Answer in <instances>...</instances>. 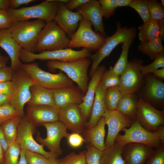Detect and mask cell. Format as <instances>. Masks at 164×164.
Listing matches in <instances>:
<instances>
[{
  "instance_id": "obj_50",
  "label": "cell",
  "mask_w": 164,
  "mask_h": 164,
  "mask_svg": "<svg viewBox=\"0 0 164 164\" xmlns=\"http://www.w3.org/2000/svg\"><path fill=\"white\" fill-rule=\"evenodd\" d=\"M90 0H72L65 4L66 7L68 10L71 11L78 8L84 5Z\"/></svg>"
},
{
  "instance_id": "obj_8",
  "label": "cell",
  "mask_w": 164,
  "mask_h": 164,
  "mask_svg": "<svg viewBox=\"0 0 164 164\" xmlns=\"http://www.w3.org/2000/svg\"><path fill=\"white\" fill-rule=\"evenodd\" d=\"M91 55V51L84 48L79 51L68 48L53 51H44L38 54L30 53L22 48L19 52V58L20 61L25 63H32L36 60L68 62L80 58L89 57Z\"/></svg>"
},
{
  "instance_id": "obj_55",
  "label": "cell",
  "mask_w": 164,
  "mask_h": 164,
  "mask_svg": "<svg viewBox=\"0 0 164 164\" xmlns=\"http://www.w3.org/2000/svg\"><path fill=\"white\" fill-rule=\"evenodd\" d=\"M11 97L0 94V106L10 103Z\"/></svg>"
},
{
  "instance_id": "obj_17",
  "label": "cell",
  "mask_w": 164,
  "mask_h": 164,
  "mask_svg": "<svg viewBox=\"0 0 164 164\" xmlns=\"http://www.w3.org/2000/svg\"><path fill=\"white\" fill-rule=\"evenodd\" d=\"M60 109L55 105H28L26 116L36 127L44 123L59 121Z\"/></svg>"
},
{
  "instance_id": "obj_1",
  "label": "cell",
  "mask_w": 164,
  "mask_h": 164,
  "mask_svg": "<svg viewBox=\"0 0 164 164\" xmlns=\"http://www.w3.org/2000/svg\"><path fill=\"white\" fill-rule=\"evenodd\" d=\"M121 131L124 134H119L115 142L123 146L129 143H137L157 149L164 143V126L159 127L154 132L149 131L144 128L135 118L133 119L129 128H125Z\"/></svg>"
},
{
  "instance_id": "obj_28",
  "label": "cell",
  "mask_w": 164,
  "mask_h": 164,
  "mask_svg": "<svg viewBox=\"0 0 164 164\" xmlns=\"http://www.w3.org/2000/svg\"><path fill=\"white\" fill-rule=\"evenodd\" d=\"M138 102L134 94H123L116 110L134 119L136 118Z\"/></svg>"
},
{
  "instance_id": "obj_49",
  "label": "cell",
  "mask_w": 164,
  "mask_h": 164,
  "mask_svg": "<svg viewBox=\"0 0 164 164\" xmlns=\"http://www.w3.org/2000/svg\"><path fill=\"white\" fill-rule=\"evenodd\" d=\"M14 71L10 67L0 69V83L11 81Z\"/></svg>"
},
{
  "instance_id": "obj_41",
  "label": "cell",
  "mask_w": 164,
  "mask_h": 164,
  "mask_svg": "<svg viewBox=\"0 0 164 164\" xmlns=\"http://www.w3.org/2000/svg\"><path fill=\"white\" fill-rule=\"evenodd\" d=\"M101 12L103 17L108 19L113 16L115 9L118 7L117 0H99Z\"/></svg>"
},
{
  "instance_id": "obj_25",
  "label": "cell",
  "mask_w": 164,
  "mask_h": 164,
  "mask_svg": "<svg viewBox=\"0 0 164 164\" xmlns=\"http://www.w3.org/2000/svg\"><path fill=\"white\" fill-rule=\"evenodd\" d=\"M105 125L104 119L102 116L96 125L85 129L83 133L84 138L86 142L102 151L105 149L104 145Z\"/></svg>"
},
{
  "instance_id": "obj_14",
  "label": "cell",
  "mask_w": 164,
  "mask_h": 164,
  "mask_svg": "<svg viewBox=\"0 0 164 164\" xmlns=\"http://www.w3.org/2000/svg\"><path fill=\"white\" fill-rule=\"evenodd\" d=\"M42 125L46 128V137L42 138L38 131L36 137V141L40 144L46 146L50 152L59 156L61 155L63 150L60 145L61 140L63 137L67 138L69 135L67 132V128L59 121L44 123Z\"/></svg>"
},
{
  "instance_id": "obj_13",
  "label": "cell",
  "mask_w": 164,
  "mask_h": 164,
  "mask_svg": "<svg viewBox=\"0 0 164 164\" xmlns=\"http://www.w3.org/2000/svg\"><path fill=\"white\" fill-rule=\"evenodd\" d=\"M136 118L144 128L154 132L163 126L164 111L156 109L150 103L140 98L138 101Z\"/></svg>"
},
{
  "instance_id": "obj_24",
  "label": "cell",
  "mask_w": 164,
  "mask_h": 164,
  "mask_svg": "<svg viewBox=\"0 0 164 164\" xmlns=\"http://www.w3.org/2000/svg\"><path fill=\"white\" fill-rule=\"evenodd\" d=\"M0 47L7 53L11 61V67L15 71L22 64L19 58L21 46L12 37L9 29H0Z\"/></svg>"
},
{
  "instance_id": "obj_37",
  "label": "cell",
  "mask_w": 164,
  "mask_h": 164,
  "mask_svg": "<svg viewBox=\"0 0 164 164\" xmlns=\"http://www.w3.org/2000/svg\"><path fill=\"white\" fill-rule=\"evenodd\" d=\"M85 154L86 164H101V160L104 151L97 149L87 143Z\"/></svg>"
},
{
  "instance_id": "obj_31",
  "label": "cell",
  "mask_w": 164,
  "mask_h": 164,
  "mask_svg": "<svg viewBox=\"0 0 164 164\" xmlns=\"http://www.w3.org/2000/svg\"><path fill=\"white\" fill-rule=\"evenodd\" d=\"M138 50L147 55L152 60L164 53L162 41L159 36L150 41L141 42L138 46Z\"/></svg>"
},
{
  "instance_id": "obj_63",
  "label": "cell",
  "mask_w": 164,
  "mask_h": 164,
  "mask_svg": "<svg viewBox=\"0 0 164 164\" xmlns=\"http://www.w3.org/2000/svg\"><path fill=\"white\" fill-rule=\"evenodd\" d=\"M161 4L163 6H164V0H161Z\"/></svg>"
},
{
  "instance_id": "obj_27",
  "label": "cell",
  "mask_w": 164,
  "mask_h": 164,
  "mask_svg": "<svg viewBox=\"0 0 164 164\" xmlns=\"http://www.w3.org/2000/svg\"><path fill=\"white\" fill-rule=\"evenodd\" d=\"M31 97L27 103L28 105H55L52 90L34 84L30 87Z\"/></svg>"
},
{
  "instance_id": "obj_36",
  "label": "cell",
  "mask_w": 164,
  "mask_h": 164,
  "mask_svg": "<svg viewBox=\"0 0 164 164\" xmlns=\"http://www.w3.org/2000/svg\"><path fill=\"white\" fill-rule=\"evenodd\" d=\"M21 150L16 141L9 146L5 153V164H17Z\"/></svg>"
},
{
  "instance_id": "obj_58",
  "label": "cell",
  "mask_w": 164,
  "mask_h": 164,
  "mask_svg": "<svg viewBox=\"0 0 164 164\" xmlns=\"http://www.w3.org/2000/svg\"><path fill=\"white\" fill-rule=\"evenodd\" d=\"M118 7L129 5L132 0H117Z\"/></svg>"
},
{
  "instance_id": "obj_26",
  "label": "cell",
  "mask_w": 164,
  "mask_h": 164,
  "mask_svg": "<svg viewBox=\"0 0 164 164\" xmlns=\"http://www.w3.org/2000/svg\"><path fill=\"white\" fill-rule=\"evenodd\" d=\"M106 89L99 83L95 91L94 98L90 118L86 124V128L93 127L97 124L104 113V96Z\"/></svg>"
},
{
  "instance_id": "obj_10",
  "label": "cell",
  "mask_w": 164,
  "mask_h": 164,
  "mask_svg": "<svg viewBox=\"0 0 164 164\" xmlns=\"http://www.w3.org/2000/svg\"><path fill=\"white\" fill-rule=\"evenodd\" d=\"M11 81L15 87L14 93L10 102L20 117L25 114L24 108L31 97V86L34 84L30 76L21 68L14 71Z\"/></svg>"
},
{
  "instance_id": "obj_53",
  "label": "cell",
  "mask_w": 164,
  "mask_h": 164,
  "mask_svg": "<svg viewBox=\"0 0 164 164\" xmlns=\"http://www.w3.org/2000/svg\"><path fill=\"white\" fill-rule=\"evenodd\" d=\"M154 76L157 79L163 80H164V68L158 69L154 71Z\"/></svg>"
},
{
  "instance_id": "obj_46",
  "label": "cell",
  "mask_w": 164,
  "mask_h": 164,
  "mask_svg": "<svg viewBox=\"0 0 164 164\" xmlns=\"http://www.w3.org/2000/svg\"><path fill=\"white\" fill-rule=\"evenodd\" d=\"M67 139L70 146L74 148H78L81 146L83 142H86L84 138L77 133L69 134Z\"/></svg>"
},
{
  "instance_id": "obj_3",
  "label": "cell",
  "mask_w": 164,
  "mask_h": 164,
  "mask_svg": "<svg viewBox=\"0 0 164 164\" xmlns=\"http://www.w3.org/2000/svg\"><path fill=\"white\" fill-rule=\"evenodd\" d=\"M91 63V61L89 58H84L68 62L48 60L46 66L50 70L58 69L65 73L69 78L77 84L85 96L88 88L87 72Z\"/></svg>"
},
{
  "instance_id": "obj_32",
  "label": "cell",
  "mask_w": 164,
  "mask_h": 164,
  "mask_svg": "<svg viewBox=\"0 0 164 164\" xmlns=\"http://www.w3.org/2000/svg\"><path fill=\"white\" fill-rule=\"evenodd\" d=\"M133 40H129L122 43V50L120 56L113 67L109 68L112 73L120 76L127 67L129 62L128 57L129 49Z\"/></svg>"
},
{
  "instance_id": "obj_30",
  "label": "cell",
  "mask_w": 164,
  "mask_h": 164,
  "mask_svg": "<svg viewBox=\"0 0 164 164\" xmlns=\"http://www.w3.org/2000/svg\"><path fill=\"white\" fill-rule=\"evenodd\" d=\"M124 146L115 142L105 149L101 160V164H125L122 156Z\"/></svg>"
},
{
  "instance_id": "obj_51",
  "label": "cell",
  "mask_w": 164,
  "mask_h": 164,
  "mask_svg": "<svg viewBox=\"0 0 164 164\" xmlns=\"http://www.w3.org/2000/svg\"><path fill=\"white\" fill-rule=\"evenodd\" d=\"M36 1L35 0H10V8L17 9L20 5H26L32 2Z\"/></svg>"
},
{
  "instance_id": "obj_19",
  "label": "cell",
  "mask_w": 164,
  "mask_h": 164,
  "mask_svg": "<svg viewBox=\"0 0 164 164\" xmlns=\"http://www.w3.org/2000/svg\"><path fill=\"white\" fill-rule=\"evenodd\" d=\"M145 84L140 91L141 98L150 103L162 105L164 102V83L154 75H145Z\"/></svg>"
},
{
  "instance_id": "obj_22",
  "label": "cell",
  "mask_w": 164,
  "mask_h": 164,
  "mask_svg": "<svg viewBox=\"0 0 164 164\" xmlns=\"http://www.w3.org/2000/svg\"><path fill=\"white\" fill-rule=\"evenodd\" d=\"M83 17L89 20L93 26L96 32L106 37L103 22V17L101 12V6L99 1L90 0L78 8Z\"/></svg>"
},
{
  "instance_id": "obj_23",
  "label": "cell",
  "mask_w": 164,
  "mask_h": 164,
  "mask_svg": "<svg viewBox=\"0 0 164 164\" xmlns=\"http://www.w3.org/2000/svg\"><path fill=\"white\" fill-rule=\"evenodd\" d=\"M52 90L55 105L60 109L70 104L79 105L83 102L84 95L78 86Z\"/></svg>"
},
{
  "instance_id": "obj_33",
  "label": "cell",
  "mask_w": 164,
  "mask_h": 164,
  "mask_svg": "<svg viewBox=\"0 0 164 164\" xmlns=\"http://www.w3.org/2000/svg\"><path fill=\"white\" fill-rule=\"evenodd\" d=\"M20 119L21 118L18 115L0 124L4 131L9 146L16 141L18 127Z\"/></svg>"
},
{
  "instance_id": "obj_18",
  "label": "cell",
  "mask_w": 164,
  "mask_h": 164,
  "mask_svg": "<svg viewBox=\"0 0 164 164\" xmlns=\"http://www.w3.org/2000/svg\"><path fill=\"white\" fill-rule=\"evenodd\" d=\"M59 121L72 133H83L87 122L81 114L78 105L72 104L60 109Z\"/></svg>"
},
{
  "instance_id": "obj_2",
  "label": "cell",
  "mask_w": 164,
  "mask_h": 164,
  "mask_svg": "<svg viewBox=\"0 0 164 164\" xmlns=\"http://www.w3.org/2000/svg\"><path fill=\"white\" fill-rule=\"evenodd\" d=\"M46 24L41 19L21 21L12 23L9 29L13 38L23 49L35 53L39 35Z\"/></svg>"
},
{
  "instance_id": "obj_35",
  "label": "cell",
  "mask_w": 164,
  "mask_h": 164,
  "mask_svg": "<svg viewBox=\"0 0 164 164\" xmlns=\"http://www.w3.org/2000/svg\"><path fill=\"white\" fill-rule=\"evenodd\" d=\"M129 6L134 9L139 14L145 23L151 20L149 12L148 6V0H134Z\"/></svg>"
},
{
  "instance_id": "obj_15",
  "label": "cell",
  "mask_w": 164,
  "mask_h": 164,
  "mask_svg": "<svg viewBox=\"0 0 164 164\" xmlns=\"http://www.w3.org/2000/svg\"><path fill=\"white\" fill-rule=\"evenodd\" d=\"M105 124L108 126V132L104 142L105 149L112 146L119 132L125 128L131 125L133 119L119 111L105 110L103 115Z\"/></svg>"
},
{
  "instance_id": "obj_54",
  "label": "cell",
  "mask_w": 164,
  "mask_h": 164,
  "mask_svg": "<svg viewBox=\"0 0 164 164\" xmlns=\"http://www.w3.org/2000/svg\"><path fill=\"white\" fill-rule=\"evenodd\" d=\"M10 0H0V10L7 11L10 8Z\"/></svg>"
},
{
  "instance_id": "obj_64",
  "label": "cell",
  "mask_w": 164,
  "mask_h": 164,
  "mask_svg": "<svg viewBox=\"0 0 164 164\" xmlns=\"http://www.w3.org/2000/svg\"></svg>"
},
{
  "instance_id": "obj_56",
  "label": "cell",
  "mask_w": 164,
  "mask_h": 164,
  "mask_svg": "<svg viewBox=\"0 0 164 164\" xmlns=\"http://www.w3.org/2000/svg\"><path fill=\"white\" fill-rule=\"evenodd\" d=\"M9 59V56H3L0 53V69L6 66Z\"/></svg>"
},
{
  "instance_id": "obj_12",
  "label": "cell",
  "mask_w": 164,
  "mask_h": 164,
  "mask_svg": "<svg viewBox=\"0 0 164 164\" xmlns=\"http://www.w3.org/2000/svg\"><path fill=\"white\" fill-rule=\"evenodd\" d=\"M143 61L135 59L129 62L128 66L120 77L118 88L123 94H134L140 89L143 77L140 69Z\"/></svg>"
},
{
  "instance_id": "obj_60",
  "label": "cell",
  "mask_w": 164,
  "mask_h": 164,
  "mask_svg": "<svg viewBox=\"0 0 164 164\" xmlns=\"http://www.w3.org/2000/svg\"><path fill=\"white\" fill-rule=\"evenodd\" d=\"M5 153L0 144V164H5Z\"/></svg>"
},
{
  "instance_id": "obj_4",
  "label": "cell",
  "mask_w": 164,
  "mask_h": 164,
  "mask_svg": "<svg viewBox=\"0 0 164 164\" xmlns=\"http://www.w3.org/2000/svg\"><path fill=\"white\" fill-rule=\"evenodd\" d=\"M116 30L114 33L110 36L106 37L104 43L96 53L90 56L92 61L89 73L90 78L101 62L105 57L108 56L117 46L128 40H133L135 39L137 33L135 27L128 28L127 26L122 27L119 22L116 23Z\"/></svg>"
},
{
  "instance_id": "obj_29",
  "label": "cell",
  "mask_w": 164,
  "mask_h": 164,
  "mask_svg": "<svg viewBox=\"0 0 164 164\" xmlns=\"http://www.w3.org/2000/svg\"><path fill=\"white\" fill-rule=\"evenodd\" d=\"M159 21L151 19L138 27V37L141 42L150 41L159 36Z\"/></svg>"
},
{
  "instance_id": "obj_11",
  "label": "cell",
  "mask_w": 164,
  "mask_h": 164,
  "mask_svg": "<svg viewBox=\"0 0 164 164\" xmlns=\"http://www.w3.org/2000/svg\"><path fill=\"white\" fill-rule=\"evenodd\" d=\"M36 128L25 114L21 118L16 141L20 145L21 150L39 153L47 159L51 157L58 158V155L51 152L45 151L43 149L44 145L38 144L34 139L33 135L36 132Z\"/></svg>"
},
{
  "instance_id": "obj_38",
  "label": "cell",
  "mask_w": 164,
  "mask_h": 164,
  "mask_svg": "<svg viewBox=\"0 0 164 164\" xmlns=\"http://www.w3.org/2000/svg\"><path fill=\"white\" fill-rule=\"evenodd\" d=\"M151 19L159 21L164 19V7L156 0H148Z\"/></svg>"
},
{
  "instance_id": "obj_48",
  "label": "cell",
  "mask_w": 164,
  "mask_h": 164,
  "mask_svg": "<svg viewBox=\"0 0 164 164\" xmlns=\"http://www.w3.org/2000/svg\"><path fill=\"white\" fill-rule=\"evenodd\" d=\"M12 24L7 11L0 10V29H9Z\"/></svg>"
},
{
  "instance_id": "obj_59",
  "label": "cell",
  "mask_w": 164,
  "mask_h": 164,
  "mask_svg": "<svg viewBox=\"0 0 164 164\" xmlns=\"http://www.w3.org/2000/svg\"><path fill=\"white\" fill-rule=\"evenodd\" d=\"M20 155L19 159L17 164H27L25 158L24 150H21Z\"/></svg>"
},
{
  "instance_id": "obj_62",
  "label": "cell",
  "mask_w": 164,
  "mask_h": 164,
  "mask_svg": "<svg viewBox=\"0 0 164 164\" xmlns=\"http://www.w3.org/2000/svg\"><path fill=\"white\" fill-rule=\"evenodd\" d=\"M59 164H65L62 159H60Z\"/></svg>"
},
{
  "instance_id": "obj_7",
  "label": "cell",
  "mask_w": 164,
  "mask_h": 164,
  "mask_svg": "<svg viewBox=\"0 0 164 164\" xmlns=\"http://www.w3.org/2000/svg\"><path fill=\"white\" fill-rule=\"evenodd\" d=\"M21 68L30 76L34 84L48 89L53 90L73 85V82L62 71L60 70L57 74L51 73L40 68L36 62L22 64Z\"/></svg>"
},
{
  "instance_id": "obj_43",
  "label": "cell",
  "mask_w": 164,
  "mask_h": 164,
  "mask_svg": "<svg viewBox=\"0 0 164 164\" xmlns=\"http://www.w3.org/2000/svg\"><path fill=\"white\" fill-rule=\"evenodd\" d=\"M86 150L80 152L78 154L71 152L62 159L65 164H86Z\"/></svg>"
},
{
  "instance_id": "obj_34",
  "label": "cell",
  "mask_w": 164,
  "mask_h": 164,
  "mask_svg": "<svg viewBox=\"0 0 164 164\" xmlns=\"http://www.w3.org/2000/svg\"><path fill=\"white\" fill-rule=\"evenodd\" d=\"M122 95L118 87H111L106 89L104 99L105 109L108 111L116 110Z\"/></svg>"
},
{
  "instance_id": "obj_57",
  "label": "cell",
  "mask_w": 164,
  "mask_h": 164,
  "mask_svg": "<svg viewBox=\"0 0 164 164\" xmlns=\"http://www.w3.org/2000/svg\"><path fill=\"white\" fill-rule=\"evenodd\" d=\"M159 37L164 41V19L159 21Z\"/></svg>"
},
{
  "instance_id": "obj_42",
  "label": "cell",
  "mask_w": 164,
  "mask_h": 164,
  "mask_svg": "<svg viewBox=\"0 0 164 164\" xmlns=\"http://www.w3.org/2000/svg\"><path fill=\"white\" fill-rule=\"evenodd\" d=\"M18 115L16 110L10 103L0 106V124Z\"/></svg>"
},
{
  "instance_id": "obj_39",
  "label": "cell",
  "mask_w": 164,
  "mask_h": 164,
  "mask_svg": "<svg viewBox=\"0 0 164 164\" xmlns=\"http://www.w3.org/2000/svg\"><path fill=\"white\" fill-rule=\"evenodd\" d=\"M120 83V77L114 74L110 69L105 70L99 82L106 89L111 87H118Z\"/></svg>"
},
{
  "instance_id": "obj_20",
  "label": "cell",
  "mask_w": 164,
  "mask_h": 164,
  "mask_svg": "<svg viewBox=\"0 0 164 164\" xmlns=\"http://www.w3.org/2000/svg\"><path fill=\"white\" fill-rule=\"evenodd\" d=\"M105 70L104 65L97 67L88 84L87 91L84 97L83 102L78 105L82 117L87 122L89 120L91 115L96 88Z\"/></svg>"
},
{
  "instance_id": "obj_52",
  "label": "cell",
  "mask_w": 164,
  "mask_h": 164,
  "mask_svg": "<svg viewBox=\"0 0 164 164\" xmlns=\"http://www.w3.org/2000/svg\"><path fill=\"white\" fill-rule=\"evenodd\" d=\"M0 144L5 153L9 145L4 131L0 124Z\"/></svg>"
},
{
  "instance_id": "obj_21",
  "label": "cell",
  "mask_w": 164,
  "mask_h": 164,
  "mask_svg": "<svg viewBox=\"0 0 164 164\" xmlns=\"http://www.w3.org/2000/svg\"><path fill=\"white\" fill-rule=\"evenodd\" d=\"M153 151L146 145L131 143L124 146L122 156L125 164H145Z\"/></svg>"
},
{
  "instance_id": "obj_47",
  "label": "cell",
  "mask_w": 164,
  "mask_h": 164,
  "mask_svg": "<svg viewBox=\"0 0 164 164\" xmlns=\"http://www.w3.org/2000/svg\"><path fill=\"white\" fill-rule=\"evenodd\" d=\"M15 91V85L12 81L0 83V94L11 98Z\"/></svg>"
},
{
  "instance_id": "obj_44",
  "label": "cell",
  "mask_w": 164,
  "mask_h": 164,
  "mask_svg": "<svg viewBox=\"0 0 164 164\" xmlns=\"http://www.w3.org/2000/svg\"><path fill=\"white\" fill-rule=\"evenodd\" d=\"M25 158L27 164H46L49 158L39 153L28 150H25Z\"/></svg>"
},
{
  "instance_id": "obj_40",
  "label": "cell",
  "mask_w": 164,
  "mask_h": 164,
  "mask_svg": "<svg viewBox=\"0 0 164 164\" xmlns=\"http://www.w3.org/2000/svg\"><path fill=\"white\" fill-rule=\"evenodd\" d=\"M160 67L164 68V53L158 55L151 63L146 66H141L140 69L142 74L144 76L153 73Z\"/></svg>"
},
{
  "instance_id": "obj_61",
  "label": "cell",
  "mask_w": 164,
  "mask_h": 164,
  "mask_svg": "<svg viewBox=\"0 0 164 164\" xmlns=\"http://www.w3.org/2000/svg\"><path fill=\"white\" fill-rule=\"evenodd\" d=\"M49 162L46 164H59L60 159L55 157L49 158Z\"/></svg>"
},
{
  "instance_id": "obj_5",
  "label": "cell",
  "mask_w": 164,
  "mask_h": 164,
  "mask_svg": "<svg viewBox=\"0 0 164 164\" xmlns=\"http://www.w3.org/2000/svg\"><path fill=\"white\" fill-rule=\"evenodd\" d=\"M58 6L57 0H47L36 5L15 9L9 8L7 11L12 23L32 19H42L47 22L54 20Z\"/></svg>"
},
{
  "instance_id": "obj_45",
  "label": "cell",
  "mask_w": 164,
  "mask_h": 164,
  "mask_svg": "<svg viewBox=\"0 0 164 164\" xmlns=\"http://www.w3.org/2000/svg\"><path fill=\"white\" fill-rule=\"evenodd\" d=\"M145 164H164V143L153 151Z\"/></svg>"
},
{
  "instance_id": "obj_9",
  "label": "cell",
  "mask_w": 164,
  "mask_h": 164,
  "mask_svg": "<svg viewBox=\"0 0 164 164\" xmlns=\"http://www.w3.org/2000/svg\"><path fill=\"white\" fill-rule=\"evenodd\" d=\"M92 26L88 19L82 17L77 29L70 39L68 48L83 47L91 51H98L104 43L106 37L94 31Z\"/></svg>"
},
{
  "instance_id": "obj_16",
  "label": "cell",
  "mask_w": 164,
  "mask_h": 164,
  "mask_svg": "<svg viewBox=\"0 0 164 164\" xmlns=\"http://www.w3.org/2000/svg\"><path fill=\"white\" fill-rule=\"evenodd\" d=\"M69 0H57L58 10L54 20L70 39L77 29L82 16L78 11L68 10L65 4Z\"/></svg>"
},
{
  "instance_id": "obj_6",
  "label": "cell",
  "mask_w": 164,
  "mask_h": 164,
  "mask_svg": "<svg viewBox=\"0 0 164 164\" xmlns=\"http://www.w3.org/2000/svg\"><path fill=\"white\" fill-rule=\"evenodd\" d=\"M70 40L66 33L53 20L46 22L39 33L35 50L40 53L67 48Z\"/></svg>"
}]
</instances>
